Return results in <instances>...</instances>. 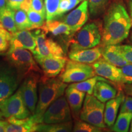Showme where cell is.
Here are the masks:
<instances>
[{"instance_id":"cell-1","label":"cell","mask_w":132,"mask_h":132,"mask_svg":"<svg viewBox=\"0 0 132 132\" xmlns=\"http://www.w3.org/2000/svg\"><path fill=\"white\" fill-rule=\"evenodd\" d=\"M131 27L130 16L123 3H113L104 16L103 45H117L122 42L128 37Z\"/></svg>"},{"instance_id":"cell-2","label":"cell","mask_w":132,"mask_h":132,"mask_svg":"<svg viewBox=\"0 0 132 132\" xmlns=\"http://www.w3.org/2000/svg\"><path fill=\"white\" fill-rule=\"evenodd\" d=\"M67 83L59 78H48L43 76L39 81V100L36 111L32 116L37 123H42V117L50 105L59 97L63 95Z\"/></svg>"},{"instance_id":"cell-3","label":"cell","mask_w":132,"mask_h":132,"mask_svg":"<svg viewBox=\"0 0 132 132\" xmlns=\"http://www.w3.org/2000/svg\"><path fill=\"white\" fill-rule=\"evenodd\" d=\"M69 41L70 51L91 48L100 44L102 34L99 27L95 23L84 25Z\"/></svg>"},{"instance_id":"cell-4","label":"cell","mask_w":132,"mask_h":132,"mask_svg":"<svg viewBox=\"0 0 132 132\" xmlns=\"http://www.w3.org/2000/svg\"><path fill=\"white\" fill-rule=\"evenodd\" d=\"M7 58L16 69L20 78L26 77L32 72L40 73V69L28 50L21 48L9 49Z\"/></svg>"},{"instance_id":"cell-5","label":"cell","mask_w":132,"mask_h":132,"mask_svg":"<svg viewBox=\"0 0 132 132\" xmlns=\"http://www.w3.org/2000/svg\"><path fill=\"white\" fill-rule=\"evenodd\" d=\"M105 105L94 95L87 94L80 111V118L96 127L104 128L106 125L104 122Z\"/></svg>"},{"instance_id":"cell-6","label":"cell","mask_w":132,"mask_h":132,"mask_svg":"<svg viewBox=\"0 0 132 132\" xmlns=\"http://www.w3.org/2000/svg\"><path fill=\"white\" fill-rule=\"evenodd\" d=\"M96 75L93 67L89 64L67 60L61 72L59 79L65 83L82 81Z\"/></svg>"},{"instance_id":"cell-7","label":"cell","mask_w":132,"mask_h":132,"mask_svg":"<svg viewBox=\"0 0 132 132\" xmlns=\"http://www.w3.org/2000/svg\"><path fill=\"white\" fill-rule=\"evenodd\" d=\"M72 121L71 110L65 96H61L51 104L44 113L42 123H59Z\"/></svg>"},{"instance_id":"cell-8","label":"cell","mask_w":132,"mask_h":132,"mask_svg":"<svg viewBox=\"0 0 132 132\" xmlns=\"http://www.w3.org/2000/svg\"><path fill=\"white\" fill-rule=\"evenodd\" d=\"M35 38L36 47L33 52L34 58L46 56H64L62 47L57 43L47 38L46 33L42 29H37L33 32Z\"/></svg>"},{"instance_id":"cell-9","label":"cell","mask_w":132,"mask_h":132,"mask_svg":"<svg viewBox=\"0 0 132 132\" xmlns=\"http://www.w3.org/2000/svg\"><path fill=\"white\" fill-rule=\"evenodd\" d=\"M0 111L6 118L14 117L25 119L31 116V113L24 103L20 89L0 103Z\"/></svg>"},{"instance_id":"cell-10","label":"cell","mask_w":132,"mask_h":132,"mask_svg":"<svg viewBox=\"0 0 132 132\" xmlns=\"http://www.w3.org/2000/svg\"><path fill=\"white\" fill-rule=\"evenodd\" d=\"M19 79V73L12 64H0V103L14 93Z\"/></svg>"},{"instance_id":"cell-11","label":"cell","mask_w":132,"mask_h":132,"mask_svg":"<svg viewBox=\"0 0 132 132\" xmlns=\"http://www.w3.org/2000/svg\"><path fill=\"white\" fill-rule=\"evenodd\" d=\"M39 78L37 72H32L26 76L20 87L24 103L32 115L35 113L38 100L37 90Z\"/></svg>"},{"instance_id":"cell-12","label":"cell","mask_w":132,"mask_h":132,"mask_svg":"<svg viewBox=\"0 0 132 132\" xmlns=\"http://www.w3.org/2000/svg\"><path fill=\"white\" fill-rule=\"evenodd\" d=\"M88 18V1L87 0H84L80 6L71 11L64 18L63 22L70 27L73 34L80 30L85 25Z\"/></svg>"},{"instance_id":"cell-13","label":"cell","mask_w":132,"mask_h":132,"mask_svg":"<svg viewBox=\"0 0 132 132\" xmlns=\"http://www.w3.org/2000/svg\"><path fill=\"white\" fill-rule=\"evenodd\" d=\"M35 59L42 68L44 76L48 78H54L60 74L68 60L64 56H46Z\"/></svg>"},{"instance_id":"cell-14","label":"cell","mask_w":132,"mask_h":132,"mask_svg":"<svg viewBox=\"0 0 132 132\" xmlns=\"http://www.w3.org/2000/svg\"><path fill=\"white\" fill-rule=\"evenodd\" d=\"M96 75L117 83H123V77L120 68L110 64L102 57L91 64Z\"/></svg>"},{"instance_id":"cell-15","label":"cell","mask_w":132,"mask_h":132,"mask_svg":"<svg viewBox=\"0 0 132 132\" xmlns=\"http://www.w3.org/2000/svg\"><path fill=\"white\" fill-rule=\"evenodd\" d=\"M12 34L9 49L21 48L34 52L36 47L35 38L30 30H20Z\"/></svg>"},{"instance_id":"cell-16","label":"cell","mask_w":132,"mask_h":132,"mask_svg":"<svg viewBox=\"0 0 132 132\" xmlns=\"http://www.w3.org/2000/svg\"><path fill=\"white\" fill-rule=\"evenodd\" d=\"M125 98L123 92H120L116 97L106 102L104 110V122L106 126L111 127L116 120L119 108Z\"/></svg>"},{"instance_id":"cell-17","label":"cell","mask_w":132,"mask_h":132,"mask_svg":"<svg viewBox=\"0 0 132 132\" xmlns=\"http://www.w3.org/2000/svg\"><path fill=\"white\" fill-rule=\"evenodd\" d=\"M102 48L93 47L91 48L70 51L69 59L75 61L86 64H92L102 57Z\"/></svg>"},{"instance_id":"cell-18","label":"cell","mask_w":132,"mask_h":132,"mask_svg":"<svg viewBox=\"0 0 132 132\" xmlns=\"http://www.w3.org/2000/svg\"><path fill=\"white\" fill-rule=\"evenodd\" d=\"M65 97L70 106L71 113L75 118H78L85 100L86 93L68 86L65 90Z\"/></svg>"},{"instance_id":"cell-19","label":"cell","mask_w":132,"mask_h":132,"mask_svg":"<svg viewBox=\"0 0 132 132\" xmlns=\"http://www.w3.org/2000/svg\"><path fill=\"white\" fill-rule=\"evenodd\" d=\"M102 55L106 61L116 67H122L130 64L121 54L118 44L104 46L102 48Z\"/></svg>"},{"instance_id":"cell-20","label":"cell","mask_w":132,"mask_h":132,"mask_svg":"<svg viewBox=\"0 0 132 132\" xmlns=\"http://www.w3.org/2000/svg\"><path fill=\"white\" fill-rule=\"evenodd\" d=\"M93 95L102 103H105L116 97L117 90L106 80H98L94 87Z\"/></svg>"},{"instance_id":"cell-21","label":"cell","mask_w":132,"mask_h":132,"mask_svg":"<svg viewBox=\"0 0 132 132\" xmlns=\"http://www.w3.org/2000/svg\"><path fill=\"white\" fill-rule=\"evenodd\" d=\"M45 33L50 32L54 36H69L72 34L70 27L61 21L54 20H47L44 25L40 28Z\"/></svg>"},{"instance_id":"cell-22","label":"cell","mask_w":132,"mask_h":132,"mask_svg":"<svg viewBox=\"0 0 132 132\" xmlns=\"http://www.w3.org/2000/svg\"><path fill=\"white\" fill-rule=\"evenodd\" d=\"M15 13L14 10L7 6L0 9V23L11 33L17 31L15 23Z\"/></svg>"},{"instance_id":"cell-23","label":"cell","mask_w":132,"mask_h":132,"mask_svg":"<svg viewBox=\"0 0 132 132\" xmlns=\"http://www.w3.org/2000/svg\"><path fill=\"white\" fill-rule=\"evenodd\" d=\"M72 121L59 123H38L36 131L39 132H68L72 128Z\"/></svg>"},{"instance_id":"cell-24","label":"cell","mask_w":132,"mask_h":132,"mask_svg":"<svg viewBox=\"0 0 132 132\" xmlns=\"http://www.w3.org/2000/svg\"><path fill=\"white\" fill-rule=\"evenodd\" d=\"M98 80H106V79L100 77V76H94L91 78L87 79L85 81L80 82H74L70 85V87L77 89V90L87 93V94H93V90L95 84Z\"/></svg>"},{"instance_id":"cell-25","label":"cell","mask_w":132,"mask_h":132,"mask_svg":"<svg viewBox=\"0 0 132 132\" xmlns=\"http://www.w3.org/2000/svg\"><path fill=\"white\" fill-rule=\"evenodd\" d=\"M131 120L132 113H120L112 130L115 132H127L129 130Z\"/></svg>"},{"instance_id":"cell-26","label":"cell","mask_w":132,"mask_h":132,"mask_svg":"<svg viewBox=\"0 0 132 132\" xmlns=\"http://www.w3.org/2000/svg\"><path fill=\"white\" fill-rule=\"evenodd\" d=\"M38 123L34 120L32 116L28 117L26 122L22 124L9 123L6 128V132H33L36 131Z\"/></svg>"},{"instance_id":"cell-27","label":"cell","mask_w":132,"mask_h":132,"mask_svg":"<svg viewBox=\"0 0 132 132\" xmlns=\"http://www.w3.org/2000/svg\"><path fill=\"white\" fill-rule=\"evenodd\" d=\"M89 12L92 18H96L105 12L109 0H87Z\"/></svg>"},{"instance_id":"cell-28","label":"cell","mask_w":132,"mask_h":132,"mask_svg":"<svg viewBox=\"0 0 132 132\" xmlns=\"http://www.w3.org/2000/svg\"><path fill=\"white\" fill-rule=\"evenodd\" d=\"M15 23L17 30H31V23L27 13L21 9L16 10L15 13Z\"/></svg>"},{"instance_id":"cell-29","label":"cell","mask_w":132,"mask_h":132,"mask_svg":"<svg viewBox=\"0 0 132 132\" xmlns=\"http://www.w3.org/2000/svg\"><path fill=\"white\" fill-rule=\"evenodd\" d=\"M60 0H45V18L47 20H52L57 17V12L58 10Z\"/></svg>"},{"instance_id":"cell-30","label":"cell","mask_w":132,"mask_h":132,"mask_svg":"<svg viewBox=\"0 0 132 132\" xmlns=\"http://www.w3.org/2000/svg\"><path fill=\"white\" fill-rule=\"evenodd\" d=\"M27 15L31 23V30L34 29H40V28L44 25L45 16L42 15L32 9L29 10L27 12Z\"/></svg>"},{"instance_id":"cell-31","label":"cell","mask_w":132,"mask_h":132,"mask_svg":"<svg viewBox=\"0 0 132 132\" xmlns=\"http://www.w3.org/2000/svg\"><path fill=\"white\" fill-rule=\"evenodd\" d=\"M72 130L75 132H102L103 131V128L95 126L83 120H79L76 122Z\"/></svg>"},{"instance_id":"cell-32","label":"cell","mask_w":132,"mask_h":132,"mask_svg":"<svg viewBox=\"0 0 132 132\" xmlns=\"http://www.w3.org/2000/svg\"><path fill=\"white\" fill-rule=\"evenodd\" d=\"M11 37V32H9L0 23V53L9 50Z\"/></svg>"},{"instance_id":"cell-33","label":"cell","mask_w":132,"mask_h":132,"mask_svg":"<svg viewBox=\"0 0 132 132\" xmlns=\"http://www.w3.org/2000/svg\"><path fill=\"white\" fill-rule=\"evenodd\" d=\"M80 3V0H60L57 16H62L65 13L69 12Z\"/></svg>"},{"instance_id":"cell-34","label":"cell","mask_w":132,"mask_h":132,"mask_svg":"<svg viewBox=\"0 0 132 132\" xmlns=\"http://www.w3.org/2000/svg\"><path fill=\"white\" fill-rule=\"evenodd\" d=\"M123 84L132 83V64H127L121 68Z\"/></svg>"},{"instance_id":"cell-35","label":"cell","mask_w":132,"mask_h":132,"mask_svg":"<svg viewBox=\"0 0 132 132\" xmlns=\"http://www.w3.org/2000/svg\"><path fill=\"white\" fill-rule=\"evenodd\" d=\"M119 50L123 57L129 63L132 64V45H119Z\"/></svg>"},{"instance_id":"cell-36","label":"cell","mask_w":132,"mask_h":132,"mask_svg":"<svg viewBox=\"0 0 132 132\" xmlns=\"http://www.w3.org/2000/svg\"><path fill=\"white\" fill-rule=\"evenodd\" d=\"M31 8L36 12L40 13L42 15L46 16L44 0H32Z\"/></svg>"},{"instance_id":"cell-37","label":"cell","mask_w":132,"mask_h":132,"mask_svg":"<svg viewBox=\"0 0 132 132\" xmlns=\"http://www.w3.org/2000/svg\"><path fill=\"white\" fill-rule=\"evenodd\" d=\"M120 113L128 112L132 113V97L127 96L125 97L124 100L120 107Z\"/></svg>"},{"instance_id":"cell-38","label":"cell","mask_w":132,"mask_h":132,"mask_svg":"<svg viewBox=\"0 0 132 132\" xmlns=\"http://www.w3.org/2000/svg\"><path fill=\"white\" fill-rule=\"evenodd\" d=\"M24 0H6V6L11 9L16 11L20 9L21 3Z\"/></svg>"},{"instance_id":"cell-39","label":"cell","mask_w":132,"mask_h":132,"mask_svg":"<svg viewBox=\"0 0 132 132\" xmlns=\"http://www.w3.org/2000/svg\"><path fill=\"white\" fill-rule=\"evenodd\" d=\"M32 6V0H24L20 5V9L23 10L24 12L27 13L30 10Z\"/></svg>"},{"instance_id":"cell-40","label":"cell","mask_w":132,"mask_h":132,"mask_svg":"<svg viewBox=\"0 0 132 132\" xmlns=\"http://www.w3.org/2000/svg\"><path fill=\"white\" fill-rule=\"evenodd\" d=\"M123 90L127 95L132 97V83L125 84L123 85Z\"/></svg>"},{"instance_id":"cell-41","label":"cell","mask_w":132,"mask_h":132,"mask_svg":"<svg viewBox=\"0 0 132 132\" xmlns=\"http://www.w3.org/2000/svg\"><path fill=\"white\" fill-rule=\"evenodd\" d=\"M8 124H9L8 122L0 120V132L6 131Z\"/></svg>"},{"instance_id":"cell-42","label":"cell","mask_w":132,"mask_h":132,"mask_svg":"<svg viewBox=\"0 0 132 132\" xmlns=\"http://www.w3.org/2000/svg\"><path fill=\"white\" fill-rule=\"evenodd\" d=\"M6 6V0H0V9Z\"/></svg>"},{"instance_id":"cell-43","label":"cell","mask_w":132,"mask_h":132,"mask_svg":"<svg viewBox=\"0 0 132 132\" xmlns=\"http://www.w3.org/2000/svg\"><path fill=\"white\" fill-rule=\"evenodd\" d=\"M128 7H129L130 16H132V0H129V2H128Z\"/></svg>"},{"instance_id":"cell-44","label":"cell","mask_w":132,"mask_h":132,"mask_svg":"<svg viewBox=\"0 0 132 132\" xmlns=\"http://www.w3.org/2000/svg\"><path fill=\"white\" fill-rule=\"evenodd\" d=\"M3 114L2 112L0 111V119H1L3 118Z\"/></svg>"},{"instance_id":"cell-45","label":"cell","mask_w":132,"mask_h":132,"mask_svg":"<svg viewBox=\"0 0 132 132\" xmlns=\"http://www.w3.org/2000/svg\"><path fill=\"white\" fill-rule=\"evenodd\" d=\"M130 40L132 44V32L131 33V34H130Z\"/></svg>"},{"instance_id":"cell-46","label":"cell","mask_w":132,"mask_h":132,"mask_svg":"<svg viewBox=\"0 0 132 132\" xmlns=\"http://www.w3.org/2000/svg\"><path fill=\"white\" fill-rule=\"evenodd\" d=\"M130 131H131V132H132V120H131V124H130Z\"/></svg>"},{"instance_id":"cell-47","label":"cell","mask_w":132,"mask_h":132,"mask_svg":"<svg viewBox=\"0 0 132 132\" xmlns=\"http://www.w3.org/2000/svg\"><path fill=\"white\" fill-rule=\"evenodd\" d=\"M130 22H131V26H132V16H130Z\"/></svg>"},{"instance_id":"cell-48","label":"cell","mask_w":132,"mask_h":132,"mask_svg":"<svg viewBox=\"0 0 132 132\" xmlns=\"http://www.w3.org/2000/svg\"><path fill=\"white\" fill-rule=\"evenodd\" d=\"M80 1H84V0H80Z\"/></svg>"}]
</instances>
